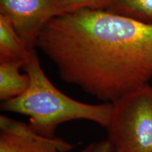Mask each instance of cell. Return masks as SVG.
Segmentation results:
<instances>
[{
    "label": "cell",
    "instance_id": "cell-3",
    "mask_svg": "<svg viewBox=\"0 0 152 152\" xmlns=\"http://www.w3.org/2000/svg\"><path fill=\"white\" fill-rule=\"evenodd\" d=\"M112 104L106 128L114 152H152V87H140Z\"/></svg>",
    "mask_w": 152,
    "mask_h": 152
},
{
    "label": "cell",
    "instance_id": "cell-7",
    "mask_svg": "<svg viewBox=\"0 0 152 152\" xmlns=\"http://www.w3.org/2000/svg\"><path fill=\"white\" fill-rule=\"evenodd\" d=\"M92 9L152 25V0H102Z\"/></svg>",
    "mask_w": 152,
    "mask_h": 152
},
{
    "label": "cell",
    "instance_id": "cell-6",
    "mask_svg": "<svg viewBox=\"0 0 152 152\" xmlns=\"http://www.w3.org/2000/svg\"><path fill=\"white\" fill-rule=\"evenodd\" d=\"M24 61H0V99L5 102L21 96L30 85L27 73L22 74L20 68L23 67Z\"/></svg>",
    "mask_w": 152,
    "mask_h": 152
},
{
    "label": "cell",
    "instance_id": "cell-10",
    "mask_svg": "<svg viewBox=\"0 0 152 152\" xmlns=\"http://www.w3.org/2000/svg\"><path fill=\"white\" fill-rule=\"evenodd\" d=\"M79 152H114L113 147L108 139L89 144Z\"/></svg>",
    "mask_w": 152,
    "mask_h": 152
},
{
    "label": "cell",
    "instance_id": "cell-2",
    "mask_svg": "<svg viewBox=\"0 0 152 152\" xmlns=\"http://www.w3.org/2000/svg\"><path fill=\"white\" fill-rule=\"evenodd\" d=\"M23 68L29 75V87L21 96L1 102V111L28 115L32 129L48 137H55L57 128L68 121L85 120L104 127L109 124L111 102L87 104L64 94L46 75L34 49Z\"/></svg>",
    "mask_w": 152,
    "mask_h": 152
},
{
    "label": "cell",
    "instance_id": "cell-5",
    "mask_svg": "<svg viewBox=\"0 0 152 152\" xmlns=\"http://www.w3.org/2000/svg\"><path fill=\"white\" fill-rule=\"evenodd\" d=\"M73 145L35 132L29 123L0 115V152H67Z\"/></svg>",
    "mask_w": 152,
    "mask_h": 152
},
{
    "label": "cell",
    "instance_id": "cell-1",
    "mask_svg": "<svg viewBox=\"0 0 152 152\" xmlns=\"http://www.w3.org/2000/svg\"><path fill=\"white\" fill-rule=\"evenodd\" d=\"M36 47L61 78L104 102L149 84L152 25L92 8L55 16Z\"/></svg>",
    "mask_w": 152,
    "mask_h": 152
},
{
    "label": "cell",
    "instance_id": "cell-9",
    "mask_svg": "<svg viewBox=\"0 0 152 152\" xmlns=\"http://www.w3.org/2000/svg\"><path fill=\"white\" fill-rule=\"evenodd\" d=\"M102 0H62L63 14L84 8H92Z\"/></svg>",
    "mask_w": 152,
    "mask_h": 152
},
{
    "label": "cell",
    "instance_id": "cell-8",
    "mask_svg": "<svg viewBox=\"0 0 152 152\" xmlns=\"http://www.w3.org/2000/svg\"><path fill=\"white\" fill-rule=\"evenodd\" d=\"M28 50L7 17L0 14V61L22 60L29 56Z\"/></svg>",
    "mask_w": 152,
    "mask_h": 152
},
{
    "label": "cell",
    "instance_id": "cell-4",
    "mask_svg": "<svg viewBox=\"0 0 152 152\" xmlns=\"http://www.w3.org/2000/svg\"><path fill=\"white\" fill-rule=\"evenodd\" d=\"M0 12L32 50L49 20L63 14L62 0H0Z\"/></svg>",
    "mask_w": 152,
    "mask_h": 152
}]
</instances>
